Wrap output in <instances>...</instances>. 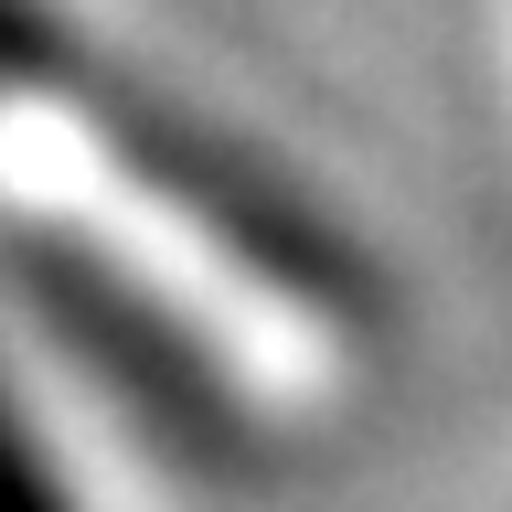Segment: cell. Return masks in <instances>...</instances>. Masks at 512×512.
<instances>
[{"label":"cell","instance_id":"obj_1","mask_svg":"<svg viewBox=\"0 0 512 512\" xmlns=\"http://www.w3.org/2000/svg\"><path fill=\"white\" fill-rule=\"evenodd\" d=\"M0 512H75V502H64V480L43 470V448H32V427H22L11 395H0Z\"/></svg>","mask_w":512,"mask_h":512}]
</instances>
